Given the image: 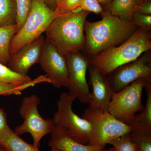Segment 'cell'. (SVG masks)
Instances as JSON below:
<instances>
[{
    "label": "cell",
    "mask_w": 151,
    "mask_h": 151,
    "mask_svg": "<svg viewBox=\"0 0 151 151\" xmlns=\"http://www.w3.org/2000/svg\"><path fill=\"white\" fill-rule=\"evenodd\" d=\"M99 21H86L83 54L89 59L111 47L118 46L133 35L138 27L132 22L122 20L109 12L103 11Z\"/></svg>",
    "instance_id": "cell-1"
},
{
    "label": "cell",
    "mask_w": 151,
    "mask_h": 151,
    "mask_svg": "<svg viewBox=\"0 0 151 151\" xmlns=\"http://www.w3.org/2000/svg\"><path fill=\"white\" fill-rule=\"evenodd\" d=\"M89 14L78 8L56 17L45 31V40L65 57L71 52L82 51L85 43L84 24Z\"/></svg>",
    "instance_id": "cell-2"
},
{
    "label": "cell",
    "mask_w": 151,
    "mask_h": 151,
    "mask_svg": "<svg viewBox=\"0 0 151 151\" xmlns=\"http://www.w3.org/2000/svg\"><path fill=\"white\" fill-rule=\"evenodd\" d=\"M151 31L138 28L132 36L118 46L111 47L90 59V63L105 75L139 58L151 50Z\"/></svg>",
    "instance_id": "cell-3"
},
{
    "label": "cell",
    "mask_w": 151,
    "mask_h": 151,
    "mask_svg": "<svg viewBox=\"0 0 151 151\" xmlns=\"http://www.w3.org/2000/svg\"><path fill=\"white\" fill-rule=\"evenodd\" d=\"M59 16L49 7L42 0H32L31 10L24 24L11 40L10 55L40 37L45 32L52 21Z\"/></svg>",
    "instance_id": "cell-4"
},
{
    "label": "cell",
    "mask_w": 151,
    "mask_h": 151,
    "mask_svg": "<svg viewBox=\"0 0 151 151\" xmlns=\"http://www.w3.org/2000/svg\"><path fill=\"white\" fill-rule=\"evenodd\" d=\"M82 118L90 123L92 135L87 145H105L131 132V127L114 118L108 111L103 112L88 107Z\"/></svg>",
    "instance_id": "cell-5"
},
{
    "label": "cell",
    "mask_w": 151,
    "mask_h": 151,
    "mask_svg": "<svg viewBox=\"0 0 151 151\" xmlns=\"http://www.w3.org/2000/svg\"><path fill=\"white\" fill-rule=\"evenodd\" d=\"M76 98L68 93L60 94L57 102V111L53 120L55 126L62 128L78 143L87 145L92 135L91 124L73 112L72 104Z\"/></svg>",
    "instance_id": "cell-6"
},
{
    "label": "cell",
    "mask_w": 151,
    "mask_h": 151,
    "mask_svg": "<svg viewBox=\"0 0 151 151\" xmlns=\"http://www.w3.org/2000/svg\"><path fill=\"white\" fill-rule=\"evenodd\" d=\"M150 80L151 78L138 79L113 93L108 112L120 122L129 125L136 113L144 108L142 95L146 83Z\"/></svg>",
    "instance_id": "cell-7"
},
{
    "label": "cell",
    "mask_w": 151,
    "mask_h": 151,
    "mask_svg": "<svg viewBox=\"0 0 151 151\" xmlns=\"http://www.w3.org/2000/svg\"><path fill=\"white\" fill-rule=\"evenodd\" d=\"M40 102L39 97L36 94L24 97L19 113L24 121L14 131L18 136L29 133L33 140V145L37 148L40 146L42 139L50 133L55 126L52 119L45 120L40 116L38 110Z\"/></svg>",
    "instance_id": "cell-8"
},
{
    "label": "cell",
    "mask_w": 151,
    "mask_h": 151,
    "mask_svg": "<svg viewBox=\"0 0 151 151\" xmlns=\"http://www.w3.org/2000/svg\"><path fill=\"white\" fill-rule=\"evenodd\" d=\"M68 80L65 87L68 93L78 98L81 103L88 104L91 92L86 78L90 59L81 52H71L65 57Z\"/></svg>",
    "instance_id": "cell-9"
},
{
    "label": "cell",
    "mask_w": 151,
    "mask_h": 151,
    "mask_svg": "<svg viewBox=\"0 0 151 151\" xmlns=\"http://www.w3.org/2000/svg\"><path fill=\"white\" fill-rule=\"evenodd\" d=\"M113 93L119 92L138 79L151 78V50L136 60L122 65L106 75Z\"/></svg>",
    "instance_id": "cell-10"
},
{
    "label": "cell",
    "mask_w": 151,
    "mask_h": 151,
    "mask_svg": "<svg viewBox=\"0 0 151 151\" xmlns=\"http://www.w3.org/2000/svg\"><path fill=\"white\" fill-rule=\"evenodd\" d=\"M39 63L54 87L58 89L65 87L68 80L66 58L45 40Z\"/></svg>",
    "instance_id": "cell-11"
},
{
    "label": "cell",
    "mask_w": 151,
    "mask_h": 151,
    "mask_svg": "<svg viewBox=\"0 0 151 151\" xmlns=\"http://www.w3.org/2000/svg\"><path fill=\"white\" fill-rule=\"evenodd\" d=\"M88 69L92 89L89 107L103 112L108 111L113 92L107 76L90 63Z\"/></svg>",
    "instance_id": "cell-12"
},
{
    "label": "cell",
    "mask_w": 151,
    "mask_h": 151,
    "mask_svg": "<svg viewBox=\"0 0 151 151\" xmlns=\"http://www.w3.org/2000/svg\"><path fill=\"white\" fill-rule=\"evenodd\" d=\"M45 41V39L41 35L25 45L15 54L11 55L7 66L14 72L28 75L30 68L39 63Z\"/></svg>",
    "instance_id": "cell-13"
},
{
    "label": "cell",
    "mask_w": 151,
    "mask_h": 151,
    "mask_svg": "<svg viewBox=\"0 0 151 151\" xmlns=\"http://www.w3.org/2000/svg\"><path fill=\"white\" fill-rule=\"evenodd\" d=\"M50 139L48 145L52 148H57L63 151H101L105 145L90 146L78 143L71 138L65 130L54 126L50 133Z\"/></svg>",
    "instance_id": "cell-14"
},
{
    "label": "cell",
    "mask_w": 151,
    "mask_h": 151,
    "mask_svg": "<svg viewBox=\"0 0 151 151\" xmlns=\"http://www.w3.org/2000/svg\"><path fill=\"white\" fill-rule=\"evenodd\" d=\"M145 89L147 95L145 105L139 114L135 115L129 126L131 131L151 134V80L147 81Z\"/></svg>",
    "instance_id": "cell-15"
},
{
    "label": "cell",
    "mask_w": 151,
    "mask_h": 151,
    "mask_svg": "<svg viewBox=\"0 0 151 151\" xmlns=\"http://www.w3.org/2000/svg\"><path fill=\"white\" fill-rule=\"evenodd\" d=\"M142 0H113L106 10L122 20L132 22L133 16L138 12Z\"/></svg>",
    "instance_id": "cell-16"
},
{
    "label": "cell",
    "mask_w": 151,
    "mask_h": 151,
    "mask_svg": "<svg viewBox=\"0 0 151 151\" xmlns=\"http://www.w3.org/2000/svg\"><path fill=\"white\" fill-rule=\"evenodd\" d=\"M16 33V25L0 27V63L4 65H7L9 62L11 40Z\"/></svg>",
    "instance_id": "cell-17"
},
{
    "label": "cell",
    "mask_w": 151,
    "mask_h": 151,
    "mask_svg": "<svg viewBox=\"0 0 151 151\" xmlns=\"http://www.w3.org/2000/svg\"><path fill=\"white\" fill-rule=\"evenodd\" d=\"M33 80L29 76L14 72L7 65L0 63V84L22 86L30 83Z\"/></svg>",
    "instance_id": "cell-18"
},
{
    "label": "cell",
    "mask_w": 151,
    "mask_h": 151,
    "mask_svg": "<svg viewBox=\"0 0 151 151\" xmlns=\"http://www.w3.org/2000/svg\"><path fill=\"white\" fill-rule=\"evenodd\" d=\"M0 144L9 151H40L33 145L23 140L13 131L1 141Z\"/></svg>",
    "instance_id": "cell-19"
},
{
    "label": "cell",
    "mask_w": 151,
    "mask_h": 151,
    "mask_svg": "<svg viewBox=\"0 0 151 151\" xmlns=\"http://www.w3.org/2000/svg\"><path fill=\"white\" fill-rule=\"evenodd\" d=\"M14 0H0V27L16 25Z\"/></svg>",
    "instance_id": "cell-20"
},
{
    "label": "cell",
    "mask_w": 151,
    "mask_h": 151,
    "mask_svg": "<svg viewBox=\"0 0 151 151\" xmlns=\"http://www.w3.org/2000/svg\"><path fill=\"white\" fill-rule=\"evenodd\" d=\"M48 82L50 80L45 76H40L31 82L22 86H17L11 84H0V95L9 96V95H19L22 94V91L26 88L34 86L35 84L41 82Z\"/></svg>",
    "instance_id": "cell-21"
},
{
    "label": "cell",
    "mask_w": 151,
    "mask_h": 151,
    "mask_svg": "<svg viewBox=\"0 0 151 151\" xmlns=\"http://www.w3.org/2000/svg\"><path fill=\"white\" fill-rule=\"evenodd\" d=\"M16 11L17 33L22 27L31 10L32 0H14Z\"/></svg>",
    "instance_id": "cell-22"
},
{
    "label": "cell",
    "mask_w": 151,
    "mask_h": 151,
    "mask_svg": "<svg viewBox=\"0 0 151 151\" xmlns=\"http://www.w3.org/2000/svg\"><path fill=\"white\" fill-rule=\"evenodd\" d=\"M109 144L112 145L115 151H137V147L133 142L130 133L113 140Z\"/></svg>",
    "instance_id": "cell-23"
},
{
    "label": "cell",
    "mask_w": 151,
    "mask_h": 151,
    "mask_svg": "<svg viewBox=\"0 0 151 151\" xmlns=\"http://www.w3.org/2000/svg\"><path fill=\"white\" fill-rule=\"evenodd\" d=\"M130 134L139 151H151V134L134 131H131Z\"/></svg>",
    "instance_id": "cell-24"
},
{
    "label": "cell",
    "mask_w": 151,
    "mask_h": 151,
    "mask_svg": "<svg viewBox=\"0 0 151 151\" xmlns=\"http://www.w3.org/2000/svg\"><path fill=\"white\" fill-rule=\"evenodd\" d=\"M81 0H56L55 11L59 15L70 12L78 9Z\"/></svg>",
    "instance_id": "cell-25"
},
{
    "label": "cell",
    "mask_w": 151,
    "mask_h": 151,
    "mask_svg": "<svg viewBox=\"0 0 151 151\" xmlns=\"http://www.w3.org/2000/svg\"><path fill=\"white\" fill-rule=\"evenodd\" d=\"M132 22L141 29L151 31V15L137 12L133 16Z\"/></svg>",
    "instance_id": "cell-26"
},
{
    "label": "cell",
    "mask_w": 151,
    "mask_h": 151,
    "mask_svg": "<svg viewBox=\"0 0 151 151\" xmlns=\"http://www.w3.org/2000/svg\"><path fill=\"white\" fill-rule=\"evenodd\" d=\"M78 8L96 14H102L103 12V8L98 0H81Z\"/></svg>",
    "instance_id": "cell-27"
},
{
    "label": "cell",
    "mask_w": 151,
    "mask_h": 151,
    "mask_svg": "<svg viewBox=\"0 0 151 151\" xmlns=\"http://www.w3.org/2000/svg\"><path fill=\"white\" fill-rule=\"evenodd\" d=\"M12 131L8 124L6 113L4 109L0 108V142Z\"/></svg>",
    "instance_id": "cell-28"
},
{
    "label": "cell",
    "mask_w": 151,
    "mask_h": 151,
    "mask_svg": "<svg viewBox=\"0 0 151 151\" xmlns=\"http://www.w3.org/2000/svg\"><path fill=\"white\" fill-rule=\"evenodd\" d=\"M137 12L145 14L151 15V0H142Z\"/></svg>",
    "instance_id": "cell-29"
},
{
    "label": "cell",
    "mask_w": 151,
    "mask_h": 151,
    "mask_svg": "<svg viewBox=\"0 0 151 151\" xmlns=\"http://www.w3.org/2000/svg\"><path fill=\"white\" fill-rule=\"evenodd\" d=\"M44 3L53 10H55L56 8V0H42Z\"/></svg>",
    "instance_id": "cell-30"
},
{
    "label": "cell",
    "mask_w": 151,
    "mask_h": 151,
    "mask_svg": "<svg viewBox=\"0 0 151 151\" xmlns=\"http://www.w3.org/2000/svg\"><path fill=\"white\" fill-rule=\"evenodd\" d=\"M98 1L100 4H102L106 7L112 2L113 0H98Z\"/></svg>",
    "instance_id": "cell-31"
},
{
    "label": "cell",
    "mask_w": 151,
    "mask_h": 151,
    "mask_svg": "<svg viewBox=\"0 0 151 151\" xmlns=\"http://www.w3.org/2000/svg\"><path fill=\"white\" fill-rule=\"evenodd\" d=\"M0 151H9L4 146L0 144Z\"/></svg>",
    "instance_id": "cell-32"
},
{
    "label": "cell",
    "mask_w": 151,
    "mask_h": 151,
    "mask_svg": "<svg viewBox=\"0 0 151 151\" xmlns=\"http://www.w3.org/2000/svg\"><path fill=\"white\" fill-rule=\"evenodd\" d=\"M103 151H115V149H114V148L111 147L108 149H106V150H105V149H103Z\"/></svg>",
    "instance_id": "cell-33"
},
{
    "label": "cell",
    "mask_w": 151,
    "mask_h": 151,
    "mask_svg": "<svg viewBox=\"0 0 151 151\" xmlns=\"http://www.w3.org/2000/svg\"><path fill=\"white\" fill-rule=\"evenodd\" d=\"M50 151H63L60 149L57 148H52Z\"/></svg>",
    "instance_id": "cell-34"
},
{
    "label": "cell",
    "mask_w": 151,
    "mask_h": 151,
    "mask_svg": "<svg viewBox=\"0 0 151 151\" xmlns=\"http://www.w3.org/2000/svg\"><path fill=\"white\" fill-rule=\"evenodd\" d=\"M137 151H139V150H138V149L137 148Z\"/></svg>",
    "instance_id": "cell-35"
},
{
    "label": "cell",
    "mask_w": 151,
    "mask_h": 151,
    "mask_svg": "<svg viewBox=\"0 0 151 151\" xmlns=\"http://www.w3.org/2000/svg\"><path fill=\"white\" fill-rule=\"evenodd\" d=\"M103 150H101V151H103Z\"/></svg>",
    "instance_id": "cell-36"
}]
</instances>
